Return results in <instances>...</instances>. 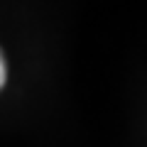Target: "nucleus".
<instances>
[{
    "label": "nucleus",
    "instance_id": "f257e3e1",
    "mask_svg": "<svg viewBox=\"0 0 147 147\" xmlns=\"http://www.w3.org/2000/svg\"><path fill=\"white\" fill-rule=\"evenodd\" d=\"M5 79H7V69H5V59L0 54V88L5 86Z\"/></svg>",
    "mask_w": 147,
    "mask_h": 147
}]
</instances>
